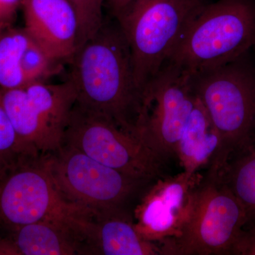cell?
<instances>
[{"mask_svg":"<svg viewBox=\"0 0 255 255\" xmlns=\"http://www.w3.org/2000/svg\"><path fill=\"white\" fill-rule=\"evenodd\" d=\"M24 28L58 62L70 61L77 48L78 19L69 0H22Z\"/></svg>","mask_w":255,"mask_h":255,"instance_id":"7c38bea8","label":"cell"},{"mask_svg":"<svg viewBox=\"0 0 255 255\" xmlns=\"http://www.w3.org/2000/svg\"><path fill=\"white\" fill-rule=\"evenodd\" d=\"M221 138L207 112L196 97L195 106L177 142L176 157L183 172L194 175L209 167L219 150Z\"/></svg>","mask_w":255,"mask_h":255,"instance_id":"2e32d148","label":"cell"},{"mask_svg":"<svg viewBox=\"0 0 255 255\" xmlns=\"http://www.w3.org/2000/svg\"><path fill=\"white\" fill-rule=\"evenodd\" d=\"M88 224L44 220L21 226L4 239L16 255H91L87 241Z\"/></svg>","mask_w":255,"mask_h":255,"instance_id":"5bb4252c","label":"cell"},{"mask_svg":"<svg viewBox=\"0 0 255 255\" xmlns=\"http://www.w3.org/2000/svg\"><path fill=\"white\" fill-rule=\"evenodd\" d=\"M9 27V26H7ZM6 26H2V25L0 24V33L3 31V30L5 29V28H7Z\"/></svg>","mask_w":255,"mask_h":255,"instance_id":"cb8c5ba5","label":"cell"},{"mask_svg":"<svg viewBox=\"0 0 255 255\" xmlns=\"http://www.w3.org/2000/svg\"><path fill=\"white\" fill-rule=\"evenodd\" d=\"M232 255H255V221L247 222L233 247Z\"/></svg>","mask_w":255,"mask_h":255,"instance_id":"ffe728a7","label":"cell"},{"mask_svg":"<svg viewBox=\"0 0 255 255\" xmlns=\"http://www.w3.org/2000/svg\"><path fill=\"white\" fill-rule=\"evenodd\" d=\"M87 240L91 255H162L157 243L145 241L134 226L132 212L100 215L89 223Z\"/></svg>","mask_w":255,"mask_h":255,"instance_id":"9a60e30c","label":"cell"},{"mask_svg":"<svg viewBox=\"0 0 255 255\" xmlns=\"http://www.w3.org/2000/svg\"><path fill=\"white\" fill-rule=\"evenodd\" d=\"M105 0H69L78 19L77 48L91 38L103 23Z\"/></svg>","mask_w":255,"mask_h":255,"instance_id":"ac0fdd59","label":"cell"},{"mask_svg":"<svg viewBox=\"0 0 255 255\" xmlns=\"http://www.w3.org/2000/svg\"><path fill=\"white\" fill-rule=\"evenodd\" d=\"M255 47V0L208 2L169 57L191 75L219 68Z\"/></svg>","mask_w":255,"mask_h":255,"instance_id":"3957f363","label":"cell"},{"mask_svg":"<svg viewBox=\"0 0 255 255\" xmlns=\"http://www.w3.org/2000/svg\"><path fill=\"white\" fill-rule=\"evenodd\" d=\"M26 154L35 153L20 142L7 114L0 105V174Z\"/></svg>","mask_w":255,"mask_h":255,"instance_id":"d6986e66","label":"cell"},{"mask_svg":"<svg viewBox=\"0 0 255 255\" xmlns=\"http://www.w3.org/2000/svg\"><path fill=\"white\" fill-rule=\"evenodd\" d=\"M92 218L62 195L50 173L46 155L21 156L0 174V238L44 220L87 223Z\"/></svg>","mask_w":255,"mask_h":255,"instance_id":"8992f818","label":"cell"},{"mask_svg":"<svg viewBox=\"0 0 255 255\" xmlns=\"http://www.w3.org/2000/svg\"><path fill=\"white\" fill-rule=\"evenodd\" d=\"M21 2L22 0H0V24L6 27L11 26Z\"/></svg>","mask_w":255,"mask_h":255,"instance_id":"44dd1931","label":"cell"},{"mask_svg":"<svg viewBox=\"0 0 255 255\" xmlns=\"http://www.w3.org/2000/svg\"><path fill=\"white\" fill-rule=\"evenodd\" d=\"M76 102L71 82L36 81L14 89L0 88V105L23 147L38 155L59 150Z\"/></svg>","mask_w":255,"mask_h":255,"instance_id":"ba28073f","label":"cell"},{"mask_svg":"<svg viewBox=\"0 0 255 255\" xmlns=\"http://www.w3.org/2000/svg\"><path fill=\"white\" fill-rule=\"evenodd\" d=\"M46 157L63 197L94 217L132 213L142 194L155 181L138 179L112 168L66 144Z\"/></svg>","mask_w":255,"mask_h":255,"instance_id":"5b68a950","label":"cell"},{"mask_svg":"<svg viewBox=\"0 0 255 255\" xmlns=\"http://www.w3.org/2000/svg\"><path fill=\"white\" fill-rule=\"evenodd\" d=\"M248 221L237 198L219 179L206 173L182 232L159 245L162 255H232Z\"/></svg>","mask_w":255,"mask_h":255,"instance_id":"52a82bcc","label":"cell"},{"mask_svg":"<svg viewBox=\"0 0 255 255\" xmlns=\"http://www.w3.org/2000/svg\"><path fill=\"white\" fill-rule=\"evenodd\" d=\"M69 62L68 80L76 94L75 104L139 137L142 96L135 85L128 43L117 20L105 18Z\"/></svg>","mask_w":255,"mask_h":255,"instance_id":"6da1fadb","label":"cell"},{"mask_svg":"<svg viewBox=\"0 0 255 255\" xmlns=\"http://www.w3.org/2000/svg\"><path fill=\"white\" fill-rule=\"evenodd\" d=\"M63 144L138 179L153 181L165 176L164 164L140 137L76 104L70 113Z\"/></svg>","mask_w":255,"mask_h":255,"instance_id":"9c48e42d","label":"cell"},{"mask_svg":"<svg viewBox=\"0 0 255 255\" xmlns=\"http://www.w3.org/2000/svg\"><path fill=\"white\" fill-rule=\"evenodd\" d=\"M196 97L219 132L221 144L208 167L217 174L230 156L255 139V59L253 50L191 75Z\"/></svg>","mask_w":255,"mask_h":255,"instance_id":"7a4b0ae2","label":"cell"},{"mask_svg":"<svg viewBox=\"0 0 255 255\" xmlns=\"http://www.w3.org/2000/svg\"><path fill=\"white\" fill-rule=\"evenodd\" d=\"M0 255H15L12 246L4 238H0Z\"/></svg>","mask_w":255,"mask_h":255,"instance_id":"603a6c76","label":"cell"},{"mask_svg":"<svg viewBox=\"0 0 255 255\" xmlns=\"http://www.w3.org/2000/svg\"><path fill=\"white\" fill-rule=\"evenodd\" d=\"M199 173L163 176L147 188L132 211L134 226L143 239L160 245L181 234L194 207L202 178Z\"/></svg>","mask_w":255,"mask_h":255,"instance_id":"8fae6325","label":"cell"},{"mask_svg":"<svg viewBox=\"0 0 255 255\" xmlns=\"http://www.w3.org/2000/svg\"><path fill=\"white\" fill-rule=\"evenodd\" d=\"M253 52H254V53H255V47L254 48H253Z\"/></svg>","mask_w":255,"mask_h":255,"instance_id":"d4e9b609","label":"cell"},{"mask_svg":"<svg viewBox=\"0 0 255 255\" xmlns=\"http://www.w3.org/2000/svg\"><path fill=\"white\" fill-rule=\"evenodd\" d=\"M192 77L166 63L146 87L137 133L165 165L176 159L177 142L195 106Z\"/></svg>","mask_w":255,"mask_h":255,"instance_id":"30bf717a","label":"cell"},{"mask_svg":"<svg viewBox=\"0 0 255 255\" xmlns=\"http://www.w3.org/2000/svg\"><path fill=\"white\" fill-rule=\"evenodd\" d=\"M241 203L248 221L255 220V139L230 156L216 175Z\"/></svg>","mask_w":255,"mask_h":255,"instance_id":"e0dca14e","label":"cell"},{"mask_svg":"<svg viewBox=\"0 0 255 255\" xmlns=\"http://www.w3.org/2000/svg\"><path fill=\"white\" fill-rule=\"evenodd\" d=\"M58 63L24 28L10 26L0 33V88L45 81L59 70Z\"/></svg>","mask_w":255,"mask_h":255,"instance_id":"4fadbf2b","label":"cell"},{"mask_svg":"<svg viewBox=\"0 0 255 255\" xmlns=\"http://www.w3.org/2000/svg\"><path fill=\"white\" fill-rule=\"evenodd\" d=\"M208 0H132L115 18L131 53L134 79L143 92Z\"/></svg>","mask_w":255,"mask_h":255,"instance_id":"277c9868","label":"cell"},{"mask_svg":"<svg viewBox=\"0 0 255 255\" xmlns=\"http://www.w3.org/2000/svg\"><path fill=\"white\" fill-rule=\"evenodd\" d=\"M132 0H105V6H107L112 18H117Z\"/></svg>","mask_w":255,"mask_h":255,"instance_id":"7402d4cb","label":"cell"}]
</instances>
